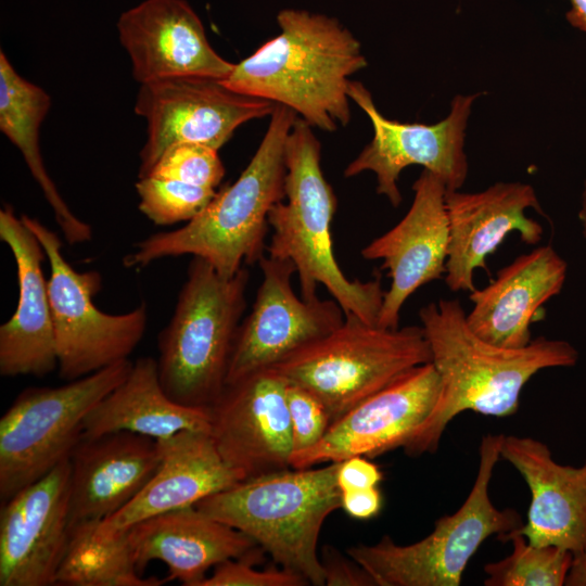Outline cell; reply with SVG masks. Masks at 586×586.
<instances>
[{
  "label": "cell",
  "instance_id": "18",
  "mask_svg": "<svg viewBox=\"0 0 586 586\" xmlns=\"http://www.w3.org/2000/svg\"><path fill=\"white\" fill-rule=\"evenodd\" d=\"M116 28L140 85L179 77L225 80L234 67L211 46L186 0H143L119 15Z\"/></svg>",
  "mask_w": 586,
  "mask_h": 586
},
{
  "label": "cell",
  "instance_id": "33",
  "mask_svg": "<svg viewBox=\"0 0 586 586\" xmlns=\"http://www.w3.org/2000/svg\"><path fill=\"white\" fill-rule=\"evenodd\" d=\"M254 563L229 559L214 568L200 586H305L309 583L300 574L286 569L255 570Z\"/></svg>",
  "mask_w": 586,
  "mask_h": 586
},
{
  "label": "cell",
  "instance_id": "1",
  "mask_svg": "<svg viewBox=\"0 0 586 586\" xmlns=\"http://www.w3.org/2000/svg\"><path fill=\"white\" fill-rule=\"evenodd\" d=\"M419 318L440 379L436 403L403 447L417 457L437 450L448 423L471 410L504 418L517 412L524 385L538 371L573 367L577 349L568 341L539 336L519 348L491 344L467 322L460 301L441 298L419 310Z\"/></svg>",
  "mask_w": 586,
  "mask_h": 586
},
{
  "label": "cell",
  "instance_id": "32",
  "mask_svg": "<svg viewBox=\"0 0 586 586\" xmlns=\"http://www.w3.org/2000/svg\"><path fill=\"white\" fill-rule=\"evenodd\" d=\"M285 397L295 454L318 443L328 431L331 419L324 405L298 385L288 382Z\"/></svg>",
  "mask_w": 586,
  "mask_h": 586
},
{
  "label": "cell",
  "instance_id": "12",
  "mask_svg": "<svg viewBox=\"0 0 586 586\" xmlns=\"http://www.w3.org/2000/svg\"><path fill=\"white\" fill-rule=\"evenodd\" d=\"M275 103L235 92L221 80L179 77L140 85L135 113L146 120L138 178L150 174L162 154L182 142L219 150L242 124L270 116Z\"/></svg>",
  "mask_w": 586,
  "mask_h": 586
},
{
  "label": "cell",
  "instance_id": "28",
  "mask_svg": "<svg viewBox=\"0 0 586 586\" xmlns=\"http://www.w3.org/2000/svg\"><path fill=\"white\" fill-rule=\"evenodd\" d=\"M101 520H88L69 528V538L55 575L65 586H161L167 577H142L127 531L106 533Z\"/></svg>",
  "mask_w": 586,
  "mask_h": 586
},
{
  "label": "cell",
  "instance_id": "30",
  "mask_svg": "<svg viewBox=\"0 0 586 586\" xmlns=\"http://www.w3.org/2000/svg\"><path fill=\"white\" fill-rule=\"evenodd\" d=\"M135 187L140 212L157 226L192 220L216 194V189L154 176L138 178Z\"/></svg>",
  "mask_w": 586,
  "mask_h": 586
},
{
  "label": "cell",
  "instance_id": "8",
  "mask_svg": "<svg viewBox=\"0 0 586 586\" xmlns=\"http://www.w3.org/2000/svg\"><path fill=\"white\" fill-rule=\"evenodd\" d=\"M431 361L421 326L369 324L354 315L270 368L315 395L331 423L399 375Z\"/></svg>",
  "mask_w": 586,
  "mask_h": 586
},
{
  "label": "cell",
  "instance_id": "31",
  "mask_svg": "<svg viewBox=\"0 0 586 586\" xmlns=\"http://www.w3.org/2000/svg\"><path fill=\"white\" fill-rule=\"evenodd\" d=\"M148 176L216 189L225 176V166L218 150L201 143L182 142L169 146Z\"/></svg>",
  "mask_w": 586,
  "mask_h": 586
},
{
  "label": "cell",
  "instance_id": "9",
  "mask_svg": "<svg viewBox=\"0 0 586 586\" xmlns=\"http://www.w3.org/2000/svg\"><path fill=\"white\" fill-rule=\"evenodd\" d=\"M116 362L56 387H27L0 419V499L48 474L69 457L87 415L129 374Z\"/></svg>",
  "mask_w": 586,
  "mask_h": 586
},
{
  "label": "cell",
  "instance_id": "22",
  "mask_svg": "<svg viewBox=\"0 0 586 586\" xmlns=\"http://www.w3.org/2000/svg\"><path fill=\"white\" fill-rule=\"evenodd\" d=\"M500 457L522 475L531 492L526 522L519 533L537 546H557L574 558L586 552V460L579 467L553 460L535 438L505 435Z\"/></svg>",
  "mask_w": 586,
  "mask_h": 586
},
{
  "label": "cell",
  "instance_id": "27",
  "mask_svg": "<svg viewBox=\"0 0 586 586\" xmlns=\"http://www.w3.org/2000/svg\"><path fill=\"white\" fill-rule=\"evenodd\" d=\"M51 105L50 95L22 77L0 51V130L20 150L34 179L53 211L68 244L88 242L92 229L62 199L50 178L40 152L39 130Z\"/></svg>",
  "mask_w": 586,
  "mask_h": 586
},
{
  "label": "cell",
  "instance_id": "37",
  "mask_svg": "<svg viewBox=\"0 0 586 586\" xmlns=\"http://www.w3.org/2000/svg\"><path fill=\"white\" fill-rule=\"evenodd\" d=\"M570 4L571 8L566 13L568 22L586 33V0H570Z\"/></svg>",
  "mask_w": 586,
  "mask_h": 586
},
{
  "label": "cell",
  "instance_id": "34",
  "mask_svg": "<svg viewBox=\"0 0 586 586\" xmlns=\"http://www.w3.org/2000/svg\"><path fill=\"white\" fill-rule=\"evenodd\" d=\"M320 561L327 586H375L371 575L347 553L331 545L321 549Z\"/></svg>",
  "mask_w": 586,
  "mask_h": 586
},
{
  "label": "cell",
  "instance_id": "15",
  "mask_svg": "<svg viewBox=\"0 0 586 586\" xmlns=\"http://www.w3.org/2000/svg\"><path fill=\"white\" fill-rule=\"evenodd\" d=\"M440 392L433 364L406 371L332 422L323 437L291 457V468H311L354 456L374 458L404 447L432 411Z\"/></svg>",
  "mask_w": 586,
  "mask_h": 586
},
{
  "label": "cell",
  "instance_id": "3",
  "mask_svg": "<svg viewBox=\"0 0 586 586\" xmlns=\"http://www.w3.org/2000/svg\"><path fill=\"white\" fill-rule=\"evenodd\" d=\"M296 119L295 111L276 104L259 146L238 179L216 191L184 226L137 242L124 266L139 269L166 257L192 255L230 278L244 265L258 263L266 254L269 212L285 199V141Z\"/></svg>",
  "mask_w": 586,
  "mask_h": 586
},
{
  "label": "cell",
  "instance_id": "23",
  "mask_svg": "<svg viewBox=\"0 0 586 586\" xmlns=\"http://www.w3.org/2000/svg\"><path fill=\"white\" fill-rule=\"evenodd\" d=\"M161 461L157 440L128 431L80 437L69 455V528L104 520L132 500Z\"/></svg>",
  "mask_w": 586,
  "mask_h": 586
},
{
  "label": "cell",
  "instance_id": "7",
  "mask_svg": "<svg viewBox=\"0 0 586 586\" xmlns=\"http://www.w3.org/2000/svg\"><path fill=\"white\" fill-rule=\"evenodd\" d=\"M502 437L483 436L468 497L454 514L440 518L428 536L399 545L385 535L375 544L347 548L346 553L371 575L375 586H459L470 559L488 537L502 540L522 526L515 510L497 509L489 498Z\"/></svg>",
  "mask_w": 586,
  "mask_h": 586
},
{
  "label": "cell",
  "instance_id": "5",
  "mask_svg": "<svg viewBox=\"0 0 586 586\" xmlns=\"http://www.w3.org/2000/svg\"><path fill=\"white\" fill-rule=\"evenodd\" d=\"M340 464L289 468L245 479L195 507L246 534L283 569L322 586L318 540L327 517L341 508Z\"/></svg>",
  "mask_w": 586,
  "mask_h": 586
},
{
  "label": "cell",
  "instance_id": "16",
  "mask_svg": "<svg viewBox=\"0 0 586 586\" xmlns=\"http://www.w3.org/2000/svg\"><path fill=\"white\" fill-rule=\"evenodd\" d=\"M69 457L2 502L0 586H51L69 538Z\"/></svg>",
  "mask_w": 586,
  "mask_h": 586
},
{
  "label": "cell",
  "instance_id": "25",
  "mask_svg": "<svg viewBox=\"0 0 586 586\" xmlns=\"http://www.w3.org/2000/svg\"><path fill=\"white\" fill-rule=\"evenodd\" d=\"M157 442L161 461L155 473L132 500L100 521L103 532H126L148 518L195 506L242 481L221 458L209 431L183 430Z\"/></svg>",
  "mask_w": 586,
  "mask_h": 586
},
{
  "label": "cell",
  "instance_id": "17",
  "mask_svg": "<svg viewBox=\"0 0 586 586\" xmlns=\"http://www.w3.org/2000/svg\"><path fill=\"white\" fill-rule=\"evenodd\" d=\"M413 200L406 215L360 252L366 259H382L391 285L385 291L377 326L396 329L403 305L419 288L446 272L449 226L446 187L423 169L412 184Z\"/></svg>",
  "mask_w": 586,
  "mask_h": 586
},
{
  "label": "cell",
  "instance_id": "40",
  "mask_svg": "<svg viewBox=\"0 0 586 586\" xmlns=\"http://www.w3.org/2000/svg\"><path fill=\"white\" fill-rule=\"evenodd\" d=\"M574 561L579 562L582 564H586V552L581 557L574 558Z\"/></svg>",
  "mask_w": 586,
  "mask_h": 586
},
{
  "label": "cell",
  "instance_id": "24",
  "mask_svg": "<svg viewBox=\"0 0 586 586\" xmlns=\"http://www.w3.org/2000/svg\"><path fill=\"white\" fill-rule=\"evenodd\" d=\"M566 272V262L551 245L518 256L499 269L489 284L470 292V329L500 347L526 346L532 342L531 324L543 306L561 292Z\"/></svg>",
  "mask_w": 586,
  "mask_h": 586
},
{
  "label": "cell",
  "instance_id": "21",
  "mask_svg": "<svg viewBox=\"0 0 586 586\" xmlns=\"http://www.w3.org/2000/svg\"><path fill=\"white\" fill-rule=\"evenodd\" d=\"M140 572L153 560L168 569V582L200 586L207 571L240 559L256 563L264 550L246 534L199 510L195 506L148 518L127 530Z\"/></svg>",
  "mask_w": 586,
  "mask_h": 586
},
{
  "label": "cell",
  "instance_id": "38",
  "mask_svg": "<svg viewBox=\"0 0 586 586\" xmlns=\"http://www.w3.org/2000/svg\"><path fill=\"white\" fill-rule=\"evenodd\" d=\"M564 585L586 586V564H582L573 560L572 566L568 573Z\"/></svg>",
  "mask_w": 586,
  "mask_h": 586
},
{
  "label": "cell",
  "instance_id": "26",
  "mask_svg": "<svg viewBox=\"0 0 586 586\" xmlns=\"http://www.w3.org/2000/svg\"><path fill=\"white\" fill-rule=\"evenodd\" d=\"M209 408L189 407L163 390L157 360L140 357L127 378L87 415L81 437L128 431L163 440L183 430L209 431Z\"/></svg>",
  "mask_w": 586,
  "mask_h": 586
},
{
  "label": "cell",
  "instance_id": "14",
  "mask_svg": "<svg viewBox=\"0 0 586 586\" xmlns=\"http://www.w3.org/2000/svg\"><path fill=\"white\" fill-rule=\"evenodd\" d=\"M286 385L273 368L262 369L226 384L208 407L217 450L242 480L291 468Z\"/></svg>",
  "mask_w": 586,
  "mask_h": 586
},
{
  "label": "cell",
  "instance_id": "29",
  "mask_svg": "<svg viewBox=\"0 0 586 586\" xmlns=\"http://www.w3.org/2000/svg\"><path fill=\"white\" fill-rule=\"evenodd\" d=\"M512 543V552L497 562L485 564L486 586H562L574 555L557 546L531 544L518 530L502 542Z\"/></svg>",
  "mask_w": 586,
  "mask_h": 586
},
{
  "label": "cell",
  "instance_id": "2",
  "mask_svg": "<svg viewBox=\"0 0 586 586\" xmlns=\"http://www.w3.org/2000/svg\"><path fill=\"white\" fill-rule=\"evenodd\" d=\"M280 33L234 64L221 82L281 104L311 127L335 131L351 119L349 77L368 65L361 44L339 20L302 9L277 14Z\"/></svg>",
  "mask_w": 586,
  "mask_h": 586
},
{
  "label": "cell",
  "instance_id": "35",
  "mask_svg": "<svg viewBox=\"0 0 586 586\" xmlns=\"http://www.w3.org/2000/svg\"><path fill=\"white\" fill-rule=\"evenodd\" d=\"M382 480L379 467L367 457L354 456L341 461L337 485L341 492L378 486Z\"/></svg>",
  "mask_w": 586,
  "mask_h": 586
},
{
  "label": "cell",
  "instance_id": "10",
  "mask_svg": "<svg viewBox=\"0 0 586 586\" xmlns=\"http://www.w3.org/2000/svg\"><path fill=\"white\" fill-rule=\"evenodd\" d=\"M21 218L42 244L49 262L59 377L68 382L128 359L145 333L146 304L117 315L99 309L93 297L102 286L100 272L75 270L65 259L55 231L30 216Z\"/></svg>",
  "mask_w": 586,
  "mask_h": 586
},
{
  "label": "cell",
  "instance_id": "6",
  "mask_svg": "<svg viewBox=\"0 0 586 586\" xmlns=\"http://www.w3.org/2000/svg\"><path fill=\"white\" fill-rule=\"evenodd\" d=\"M249 280L244 266L226 278L192 257L174 314L157 339L158 379L176 403L208 408L224 391Z\"/></svg>",
  "mask_w": 586,
  "mask_h": 586
},
{
  "label": "cell",
  "instance_id": "13",
  "mask_svg": "<svg viewBox=\"0 0 586 586\" xmlns=\"http://www.w3.org/2000/svg\"><path fill=\"white\" fill-rule=\"evenodd\" d=\"M263 278L251 313L234 340L226 384L270 368L298 348L339 328L345 314L335 300L306 301L292 288L295 267L265 254Z\"/></svg>",
  "mask_w": 586,
  "mask_h": 586
},
{
  "label": "cell",
  "instance_id": "20",
  "mask_svg": "<svg viewBox=\"0 0 586 586\" xmlns=\"http://www.w3.org/2000/svg\"><path fill=\"white\" fill-rule=\"evenodd\" d=\"M0 239L16 265L18 300L0 326V374L44 377L58 370V352L42 263L44 249L10 206L0 211Z\"/></svg>",
  "mask_w": 586,
  "mask_h": 586
},
{
  "label": "cell",
  "instance_id": "39",
  "mask_svg": "<svg viewBox=\"0 0 586 586\" xmlns=\"http://www.w3.org/2000/svg\"><path fill=\"white\" fill-rule=\"evenodd\" d=\"M578 219L582 227L583 237L586 239V181L584 183V189L582 192Z\"/></svg>",
  "mask_w": 586,
  "mask_h": 586
},
{
  "label": "cell",
  "instance_id": "4",
  "mask_svg": "<svg viewBox=\"0 0 586 586\" xmlns=\"http://www.w3.org/2000/svg\"><path fill=\"white\" fill-rule=\"evenodd\" d=\"M284 160L285 202L269 212L272 234L267 255L294 265L304 300L318 298L317 289L322 285L345 315L377 326L385 291L380 277L349 280L335 259L330 227L336 195L322 173L321 144L302 118L297 117L286 138Z\"/></svg>",
  "mask_w": 586,
  "mask_h": 586
},
{
  "label": "cell",
  "instance_id": "19",
  "mask_svg": "<svg viewBox=\"0 0 586 586\" xmlns=\"http://www.w3.org/2000/svg\"><path fill=\"white\" fill-rule=\"evenodd\" d=\"M542 213L534 188L524 182H496L483 191H446L449 247L445 282L449 290H475L476 269L488 270L486 259L515 231L522 242L537 245L542 225L526 209Z\"/></svg>",
  "mask_w": 586,
  "mask_h": 586
},
{
  "label": "cell",
  "instance_id": "36",
  "mask_svg": "<svg viewBox=\"0 0 586 586\" xmlns=\"http://www.w3.org/2000/svg\"><path fill=\"white\" fill-rule=\"evenodd\" d=\"M382 496L378 486L341 492V508L351 517L367 520L380 511Z\"/></svg>",
  "mask_w": 586,
  "mask_h": 586
},
{
  "label": "cell",
  "instance_id": "11",
  "mask_svg": "<svg viewBox=\"0 0 586 586\" xmlns=\"http://www.w3.org/2000/svg\"><path fill=\"white\" fill-rule=\"evenodd\" d=\"M481 94L456 95L448 115L438 123L410 124L383 116L371 92L361 82L351 80L348 97L370 119L373 137L346 166L344 176L373 173L377 193L385 196L393 207L402 203L398 180L410 165H420L438 176L447 191L459 190L468 176L466 130L473 103Z\"/></svg>",
  "mask_w": 586,
  "mask_h": 586
}]
</instances>
